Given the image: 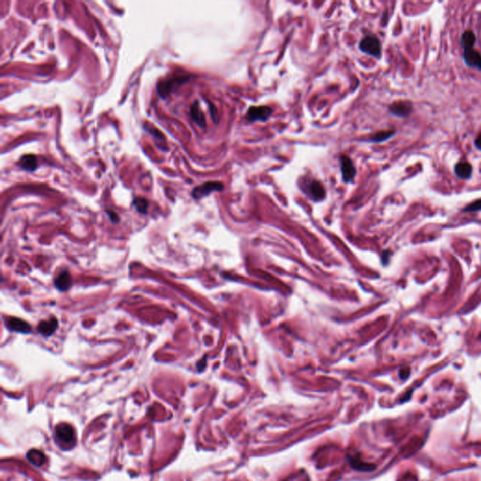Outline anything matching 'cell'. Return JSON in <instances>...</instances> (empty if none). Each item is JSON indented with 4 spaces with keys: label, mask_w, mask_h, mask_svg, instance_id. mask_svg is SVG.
<instances>
[{
    "label": "cell",
    "mask_w": 481,
    "mask_h": 481,
    "mask_svg": "<svg viewBox=\"0 0 481 481\" xmlns=\"http://www.w3.org/2000/svg\"><path fill=\"white\" fill-rule=\"evenodd\" d=\"M188 80L189 76H175L169 79H165L157 84V93L161 98H167L170 93Z\"/></svg>",
    "instance_id": "cell-1"
},
{
    "label": "cell",
    "mask_w": 481,
    "mask_h": 481,
    "mask_svg": "<svg viewBox=\"0 0 481 481\" xmlns=\"http://www.w3.org/2000/svg\"><path fill=\"white\" fill-rule=\"evenodd\" d=\"M56 437L61 446L69 448L75 445V430L70 425L66 423L59 424L56 428Z\"/></svg>",
    "instance_id": "cell-2"
},
{
    "label": "cell",
    "mask_w": 481,
    "mask_h": 481,
    "mask_svg": "<svg viewBox=\"0 0 481 481\" xmlns=\"http://www.w3.org/2000/svg\"><path fill=\"white\" fill-rule=\"evenodd\" d=\"M360 50L374 58H380L382 55V45L375 36H365L359 44Z\"/></svg>",
    "instance_id": "cell-3"
},
{
    "label": "cell",
    "mask_w": 481,
    "mask_h": 481,
    "mask_svg": "<svg viewBox=\"0 0 481 481\" xmlns=\"http://www.w3.org/2000/svg\"><path fill=\"white\" fill-rule=\"evenodd\" d=\"M302 189L314 201H319L325 198V187L318 180H309L304 181Z\"/></svg>",
    "instance_id": "cell-4"
},
{
    "label": "cell",
    "mask_w": 481,
    "mask_h": 481,
    "mask_svg": "<svg viewBox=\"0 0 481 481\" xmlns=\"http://www.w3.org/2000/svg\"><path fill=\"white\" fill-rule=\"evenodd\" d=\"M223 189L224 185L220 181H208L201 186L195 187L192 191V196L196 199H199L201 197L208 196L212 192L222 191Z\"/></svg>",
    "instance_id": "cell-5"
},
{
    "label": "cell",
    "mask_w": 481,
    "mask_h": 481,
    "mask_svg": "<svg viewBox=\"0 0 481 481\" xmlns=\"http://www.w3.org/2000/svg\"><path fill=\"white\" fill-rule=\"evenodd\" d=\"M272 109L271 107L267 105H261V106H251L248 111L245 119L248 122H266L267 120L272 115Z\"/></svg>",
    "instance_id": "cell-6"
},
{
    "label": "cell",
    "mask_w": 481,
    "mask_h": 481,
    "mask_svg": "<svg viewBox=\"0 0 481 481\" xmlns=\"http://www.w3.org/2000/svg\"><path fill=\"white\" fill-rule=\"evenodd\" d=\"M339 160H340V168H341L343 180L345 182L352 181L356 175V168L354 167V163L347 155H341Z\"/></svg>",
    "instance_id": "cell-7"
},
{
    "label": "cell",
    "mask_w": 481,
    "mask_h": 481,
    "mask_svg": "<svg viewBox=\"0 0 481 481\" xmlns=\"http://www.w3.org/2000/svg\"><path fill=\"white\" fill-rule=\"evenodd\" d=\"M389 111L394 116L405 118L411 114L413 111V105L409 101L395 102L389 106Z\"/></svg>",
    "instance_id": "cell-8"
},
{
    "label": "cell",
    "mask_w": 481,
    "mask_h": 481,
    "mask_svg": "<svg viewBox=\"0 0 481 481\" xmlns=\"http://www.w3.org/2000/svg\"><path fill=\"white\" fill-rule=\"evenodd\" d=\"M464 63L470 68L481 70V54L474 48L465 49L464 52Z\"/></svg>",
    "instance_id": "cell-9"
},
{
    "label": "cell",
    "mask_w": 481,
    "mask_h": 481,
    "mask_svg": "<svg viewBox=\"0 0 481 481\" xmlns=\"http://www.w3.org/2000/svg\"><path fill=\"white\" fill-rule=\"evenodd\" d=\"M7 328L9 330L23 334H29L31 332V326L23 319L18 318H10L6 320Z\"/></svg>",
    "instance_id": "cell-10"
},
{
    "label": "cell",
    "mask_w": 481,
    "mask_h": 481,
    "mask_svg": "<svg viewBox=\"0 0 481 481\" xmlns=\"http://www.w3.org/2000/svg\"><path fill=\"white\" fill-rule=\"evenodd\" d=\"M455 174L462 180H468L473 174V167L468 162H460L455 166Z\"/></svg>",
    "instance_id": "cell-11"
},
{
    "label": "cell",
    "mask_w": 481,
    "mask_h": 481,
    "mask_svg": "<svg viewBox=\"0 0 481 481\" xmlns=\"http://www.w3.org/2000/svg\"><path fill=\"white\" fill-rule=\"evenodd\" d=\"M55 286L60 291H66L69 290L72 286V277L68 271H64L58 274V278L55 279Z\"/></svg>",
    "instance_id": "cell-12"
},
{
    "label": "cell",
    "mask_w": 481,
    "mask_h": 481,
    "mask_svg": "<svg viewBox=\"0 0 481 481\" xmlns=\"http://www.w3.org/2000/svg\"><path fill=\"white\" fill-rule=\"evenodd\" d=\"M58 328V320L52 318L49 320H42L38 326V331L42 336H50Z\"/></svg>",
    "instance_id": "cell-13"
},
{
    "label": "cell",
    "mask_w": 481,
    "mask_h": 481,
    "mask_svg": "<svg viewBox=\"0 0 481 481\" xmlns=\"http://www.w3.org/2000/svg\"><path fill=\"white\" fill-rule=\"evenodd\" d=\"M190 114H191L193 121L196 122L199 127H206V119L197 102L192 105Z\"/></svg>",
    "instance_id": "cell-14"
},
{
    "label": "cell",
    "mask_w": 481,
    "mask_h": 481,
    "mask_svg": "<svg viewBox=\"0 0 481 481\" xmlns=\"http://www.w3.org/2000/svg\"><path fill=\"white\" fill-rule=\"evenodd\" d=\"M18 165L19 167L21 168H23L25 170L27 171H34L37 167H38V164H37V158H36L35 155L33 154H27V155H24V156L20 158L19 162H18Z\"/></svg>",
    "instance_id": "cell-15"
},
{
    "label": "cell",
    "mask_w": 481,
    "mask_h": 481,
    "mask_svg": "<svg viewBox=\"0 0 481 481\" xmlns=\"http://www.w3.org/2000/svg\"><path fill=\"white\" fill-rule=\"evenodd\" d=\"M460 42H461V45L464 48V50L473 48L475 43V33L471 30L464 31L463 35L461 36Z\"/></svg>",
    "instance_id": "cell-16"
},
{
    "label": "cell",
    "mask_w": 481,
    "mask_h": 481,
    "mask_svg": "<svg viewBox=\"0 0 481 481\" xmlns=\"http://www.w3.org/2000/svg\"><path fill=\"white\" fill-rule=\"evenodd\" d=\"M28 458H29V462H31L32 464H35L37 466H41V464H43L44 463V455L42 453L40 452V451H37V450H31L29 451V454H28Z\"/></svg>",
    "instance_id": "cell-17"
},
{
    "label": "cell",
    "mask_w": 481,
    "mask_h": 481,
    "mask_svg": "<svg viewBox=\"0 0 481 481\" xmlns=\"http://www.w3.org/2000/svg\"><path fill=\"white\" fill-rule=\"evenodd\" d=\"M395 133H396L395 131L380 132V133H377L376 134H374L373 136H371V139H370V141H372V142H383V141H385V140H389L390 138L394 136Z\"/></svg>",
    "instance_id": "cell-18"
},
{
    "label": "cell",
    "mask_w": 481,
    "mask_h": 481,
    "mask_svg": "<svg viewBox=\"0 0 481 481\" xmlns=\"http://www.w3.org/2000/svg\"><path fill=\"white\" fill-rule=\"evenodd\" d=\"M133 205H134L135 209L139 213L146 214L148 207H149V202H148L147 199L143 198V197H136L133 200Z\"/></svg>",
    "instance_id": "cell-19"
},
{
    "label": "cell",
    "mask_w": 481,
    "mask_h": 481,
    "mask_svg": "<svg viewBox=\"0 0 481 481\" xmlns=\"http://www.w3.org/2000/svg\"><path fill=\"white\" fill-rule=\"evenodd\" d=\"M480 210L481 199H479V200H476L475 202L471 203L464 209V211L465 212H477V211H480Z\"/></svg>",
    "instance_id": "cell-20"
},
{
    "label": "cell",
    "mask_w": 481,
    "mask_h": 481,
    "mask_svg": "<svg viewBox=\"0 0 481 481\" xmlns=\"http://www.w3.org/2000/svg\"><path fill=\"white\" fill-rule=\"evenodd\" d=\"M107 214H108L109 216H110L111 220L113 221V222H115V223L118 222V220H119V217H118V215H117L116 214L114 213V212L107 211Z\"/></svg>",
    "instance_id": "cell-21"
},
{
    "label": "cell",
    "mask_w": 481,
    "mask_h": 481,
    "mask_svg": "<svg viewBox=\"0 0 481 481\" xmlns=\"http://www.w3.org/2000/svg\"><path fill=\"white\" fill-rule=\"evenodd\" d=\"M475 146L479 151H481V133L475 139Z\"/></svg>",
    "instance_id": "cell-22"
}]
</instances>
